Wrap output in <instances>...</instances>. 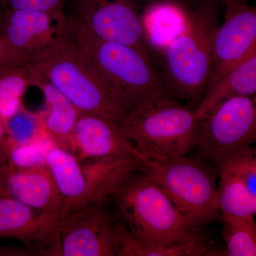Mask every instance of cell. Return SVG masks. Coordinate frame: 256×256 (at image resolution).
<instances>
[{"mask_svg": "<svg viewBox=\"0 0 256 256\" xmlns=\"http://www.w3.org/2000/svg\"><path fill=\"white\" fill-rule=\"evenodd\" d=\"M74 43L130 110L142 104L172 100L150 55L101 38L72 14Z\"/></svg>", "mask_w": 256, "mask_h": 256, "instance_id": "cell-1", "label": "cell"}, {"mask_svg": "<svg viewBox=\"0 0 256 256\" xmlns=\"http://www.w3.org/2000/svg\"><path fill=\"white\" fill-rule=\"evenodd\" d=\"M112 198L120 220L138 242L172 246L203 238L158 182L142 170L130 175Z\"/></svg>", "mask_w": 256, "mask_h": 256, "instance_id": "cell-2", "label": "cell"}, {"mask_svg": "<svg viewBox=\"0 0 256 256\" xmlns=\"http://www.w3.org/2000/svg\"><path fill=\"white\" fill-rule=\"evenodd\" d=\"M200 124L196 109L172 99L132 108L118 128L140 156L163 164L196 148Z\"/></svg>", "mask_w": 256, "mask_h": 256, "instance_id": "cell-3", "label": "cell"}, {"mask_svg": "<svg viewBox=\"0 0 256 256\" xmlns=\"http://www.w3.org/2000/svg\"><path fill=\"white\" fill-rule=\"evenodd\" d=\"M46 164L63 202L62 218L87 205L106 203L140 168L138 156L132 154L80 160L57 146L48 153Z\"/></svg>", "mask_w": 256, "mask_h": 256, "instance_id": "cell-4", "label": "cell"}, {"mask_svg": "<svg viewBox=\"0 0 256 256\" xmlns=\"http://www.w3.org/2000/svg\"><path fill=\"white\" fill-rule=\"evenodd\" d=\"M218 14L206 6L188 16L181 35L164 48L161 78L172 96L200 104L210 80Z\"/></svg>", "mask_w": 256, "mask_h": 256, "instance_id": "cell-5", "label": "cell"}, {"mask_svg": "<svg viewBox=\"0 0 256 256\" xmlns=\"http://www.w3.org/2000/svg\"><path fill=\"white\" fill-rule=\"evenodd\" d=\"M31 68L54 86L80 112L96 114L118 126L130 110L73 38L48 60Z\"/></svg>", "mask_w": 256, "mask_h": 256, "instance_id": "cell-6", "label": "cell"}, {"mask_svg": "<svg viewBox=\"0 0 256 256\" xmlns=\"http://www.w3.org/2000/svg\"><path fill=\"white\" fill-rule=\"evenodd\" d=\"M138 158L139 169L158 182L192 225L200 228L220 220L216 176L204 161L184 156L160 164L140 154Z\"/></svg>", "mask_w": 256, "mask_h": 256, "instance_id": "cell-7", "label": "cell"}, {"mask_svg": "<svg viewBox=\"0 0 256 256\" xmlns=\"http://www.w3.org/2000/svg\"><path fill=\"white\" fill-rule=\"evenodd\" d=\"M0 38L16 66H34L72 42V23L65 12L4 9Z\"/></svg>", "mask_w": 256, "mask_h": 256, "instance_id": "cell-8", "label": "cell"}, {"mask_svg": "<svg viewBox=\"0 0 256 256\" xmlns=\"http://www.w3.org/2000/svg\"><path fill=\"white\" fill-rule=\"evenodd\" d=\"M256 140V96H240L224 101L201 120L196 148L200 159L218 166Z\"/></svg>", "mask_w": 256, "mask_h": 256, "instance_id": "cell-9", "label": "cell"}, {"mask_svg": "<svg viewBox=\"0 0 256 256\" xmlns=\"http://www.w3.org/2000/svg\"><path fill=\"white\" fill-rule=\"evenodd\" d=\"M72 15L101 38L150 55L142 18L130 0H72Z\"/></svg>", "mask_w": 256, "mask_h": 256, "instance_id": "cell-10", "label": "cell"}, {"mask_svg": "<svg viewBox=\"0 0 256 256\" xmlns=\"http://www.w3.org/2000/svg\"><path fill=\"white\" fill-rule=\"evenodd\" d=\"M105 204H92L62 218L56 256H116V222Z\"/></svg>", "mask_w": 256, "mask_h": 256, "instance_id": "cell-11", "label": "cell"}, {"mask_svg": "<svg viewBox=\"0 0 256 256\" xmlns=\"http://www.w3.org/2000/svg\"><path fill=\"white\" fill-rule=\"evenodd\" d=\"M225 22L216 32L207 90L256 50V10L242 0H230Z\"/></svg>", "mask_w": 256, "mask_h": 256, "instance_id": "cell-12", "label": "cell"}, {"mask_svg": "<svg viewBox=\"0 0 256 256\" xmlns=\"http://www.w3.org/2000/svg\"><path fill=\"white\" fill-rule=\"evenodd\" d=\"M62 218L0 196V239H14L35 256H56Z\"/></svg>", "mask_w": 256, "mask_h": 256, "instance_id": "cell-13", "label": "cell"}, {"mask_svg": "<svg viewBox=\"0 0 256 256\" xmlns=\"http://www.w3.org/2000/svg\"><path fill=\"white\" fill-rule=\"evenodd\" d=\"M0 196L54 216H63L62 196L47 164L24 169L1 165Z\"/></svg>", "mask_w": 256, "mask_h": 256, "instance_id": "cell-14", "label": "cell"}, {"mask_svg": "<svg viewBox=\"0 0 256 256\" xmlns=\"http://www.w3.org/2000/svg\"><path fill=\"white\" fill-rule=\"evenodd\" d=\"M70 152L80 160L139 154L132 143L120 134L117 124L82 112L74 129Z\"/></svg>", "mask_w": 256, "mask_h": 256, "instance_id": "cell-15", "label": "cell"}, {"mask_svg": "<svg viewBox=\"0 0 256 256\" xmlns=\"http://www.w3.org/2000/svg\"><path fill=\"white\" fill-rule=\"evenodd\" d=\"M30 68L32 86L42 90L46 102V110L42 112L46 130L57 146L70 152L74 129L82 112L43 76Z\"/></svg>", "mask_w": 256, "mask_h": 256, "instance_id": "cell-16", "label": "cell"}, {"mask_svg": "<svg viewBox=\"0 0 256 256\" xmlns=\"http://www.w3.org/2000/svg\"><path fill=\"white\" fill-rule=\"evenodd\" d=\"M256 94V50L205 92L196 108L197 116L202 120L224 101Z\"/></svg>", "mask_w": 256, "mask_h": 256, "instance_id": "cell-17", "label": "cell"}, {"mask_svg": "<svg viewBox=\"0 0 256 256\" xmlns=\"http://www.w3.org/2000/svg\"><path fill=\"white\" fill-rule=\"evenodd\" d=\"M188 16L181 8L169 3L154 5L142 18L143 30L149 44L164 50L181 35Z\"/></svg>", "mask_w": 256, "mask_h": 256, "instance_id": "cell-18", "label": "cell"}, {"mask_svg": "<svg viewBox=\"0 0 256 256\" xmlns=\"http://www.w3.org/2000/svg\"><path fill=\"white\" fill-rule=\"evenodd\" d=\"M114 246L116 256H200L210 252L203 238L172 246L142 244L132 236L122 220L114 224Z\"/></svg>", "mask_w": 256, "mask_h": 256, "instance_id": "cell-19", "label": "cell"}, {"mask_svg": "<svg viewBox=\"0 0 256 256\" xmlns=\"http://www.w3.org/2000/svg\"><path fill=\"white\" fill-rule=\"evenodd\" d=\"M223 236L226 244L224 252H208L206 256H256L255 217L222 216Z\"/></svg>", "mask_w": 256, "mask_h": 256, "instance_id": "cell-20", "label": "cell"}, {"mask_svg": "<svg viewBox=\"0 0 256 256\" xmlns=\"http://www.w3.org/2000/svg\"><path fill=\"white\" fill-rule=\"evenodd\" d=\"M32 86L30 67L0 70V120L2 124L23 106V98Z\"/></svg>", "mask_w": 256, "mask_h": 256, "instance_id": "cell-21", "label": "cell"}, {"mask_svg": "<svg viewBox=\"0 0 256 256\" xmlns=\"http://www.w3.org/2000/svg\"><path fill=\"white\" fill-rule=\"evenodd\" d=\"M218 192V206L222 216L255 217L256 197L236 178L220 172Z\"/></svg>", "mask_w": 256, "mask_h": 256, "instance_id": "cell-22", "label": "cell"}, {"mask_svg": "<svg viewBox=\"0 0 256 256\" xmlns=\"http://www.w3.org/2000/svg\"><path fill=\"white\" fill-rule=\"evenodd\" d=\"M3 126L8 143L12 146H24L50 137L45 128L42 112H30L24 106Z\"/></svg>", "mask_w": 256, "mask_h": 256, "instance_id": "cell-23", "label": "cell"}, {"mask_svg": "<svg viewBox=\"0 0 256 256\" xmlns=\"http://www.w3.org/2000/svg\"><path fill=\"white\" fill-rule=\"evenodd\" d=\"M220 172L236 178L256 197V152L255 146L236 153L218 165Z\"/></svg>", "mask_w": 256, "mask_h": 256, "instance_id": "cell-24", "label": "cell"}, {"mask_svg": "<svg viewBox=\"0 0 256 256\" xmlns=\"http://www.w3.org/2000/svg\"><path fill=\"white\" fill-rule=\"evenodd\" d=\"M56 146L50 137L24 146H12L8 143V165L18 169L34 168L46 164L50 150Z\"/></svg>", "mask_w": 256, "mask_h": 256, "instance_id": "cell-25", "label": "cell"}, {"mask_svg": "<svg viewBox=\"0 0 256 256\" xmlns=\"http://www.w3.org/2000/svg\"><path fill=\"white\" fill-rule=\"evenodd\" d=\"M68 0H1L3 10L65 12Z\"/></svg>", "mask_w": 256, "mask_h": 256, "instance_id": "cell-26", "label": "cell"}, {"mask_svg": "<svg viewBox=\"0 0 256 256\" xmlns=\"http://www.w3.org/2000/svg\"><path fill=\"white\" fill-rule=\"evenodd\" d=\"M18 67L6 46L4 42L0 38V70L2 69Z\"/></svg>", "mask_w": 256, "mask_h": 256, "instance_id": "cell-27", "label": "cell"}, {"mask_svg": "<svg viewBox=\"0 0 256 256\" xmlns=\"http://www.w3.org/2000/svg\"><path fill=\"white\" fill-rule=\"evenodd\" d=\"M8 164V140L4 126L0 120V166Z\"/></svg>", "mask_w": 256, "mask_h": 256, "instance_id": "cell-28", "label": "cell"}, {"mask_svg": "<svg viewBox=\"0 0 256 256\" xmlns=\"http://www.w3.org/2000/svg\"><path fill=\"white\" fill-rule=\"evenodd\" d=\"M3 8L2 5L1 0H0V18H1Z\"/></svg>", "mask_w": 256, "mask_h": 256, "instance_id": "cell-29", "label": "cell"}, {"mask_svg": "<svg viewBox=\"0 0 256 256\" xmlns=\"http://www.w3.org/2000/svg\"><path fill=\"white\" fill-rule=\"evenodd\" d=\"M225 1L226 2V3H228L230 1V0H225Z\"/></svg>", "mask_w": 256, "mask_h": 256, "instance_id": "cell-30", "label": "cell"}]
</instances>
